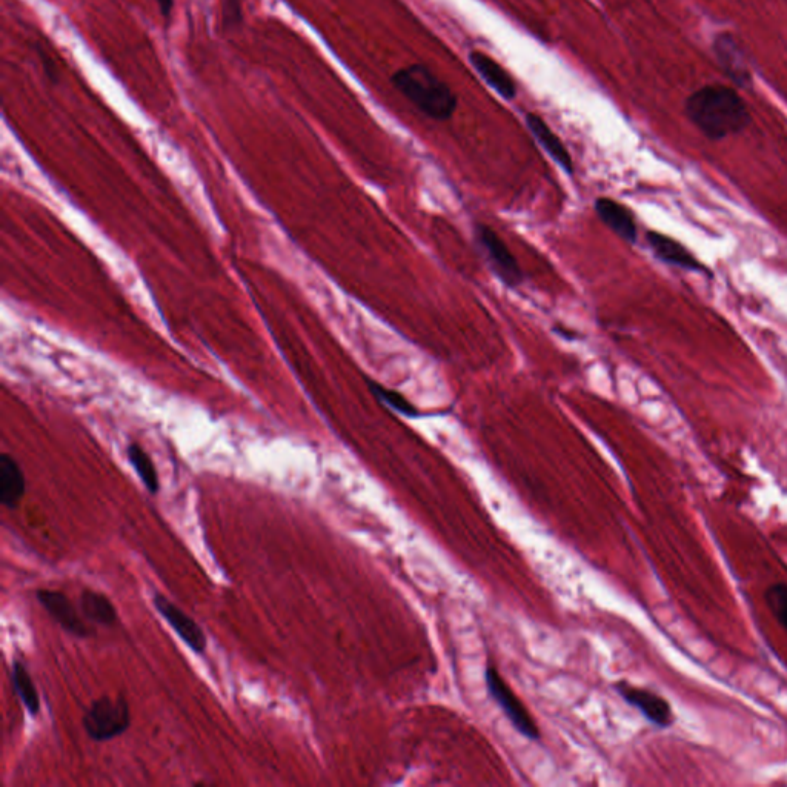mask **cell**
<instances>
[{
    "label": "cell",
    "instance_id": "6da1fadb",
    "mask_svg": "<svg viewBox=\"0 0 787 787\" xmlns=\"http://www.w3.org/2000/svg\"><path fill=\"white\" fill-rule=\"evenodd\" d=\"M685 113L692 127L714 142L743 133L752 122L746 100L724 84L703 85L689 94Z\"/></svg>",
    "mask_w": 787,
    "mask_h": 787
},
{
    "label": "cell",
    "instance_id": "7a4b0ae2",
    "mask_svg": "<svg viewBox=\"0 0 787 787\" xmlns=\"http://www.w3.org/2000/svg\"><path fill=\"white\" fill-rule=\"evenodd\" d=\"M391 82L417 111L429 119L439 122L451 119L459 105L452 88L425 65L414 64L397 70L392 74Z\"/></svg>",
    "mask_w": 787,
    "mask_h": 787
},
{
    "label": "cell",
    "instance_id": "3957f363",
    "mask_svg": "<svg viewBox=\"0 0 787 787\" xmlns=\"http://www.w3.org/2000/svg\"><path fill=\"white\" fill-rule=\"evenodd\" d=\"M82 723L91 740L99 743L114 740L130 728L131 714L128 701L122 695L119 697L105 695L97 698L85 711Z\"/></svg>",
    "mask_w": 787,
    "mask_h": 787
},
{
    "label": "cell",
    "instance_id": "277c9868",
    "mask_svg": "<svg viewBox=\"0 0 787 787\" xmlns=\"http://www.w3.org/2000/svg\"><path fill=\"white\" fill-rule=\"evenodd\" d=\"M712 54L717 60L718 67L724 76L731 80L738 88H749L754 80L751 64H749L746 51L741 47L740 40L729 33L721 31L712 39Z\"/></svg>",
    "mask_w": 787,
    "mask_h": 787
},
{
    "label": "cell",
    "instance_id": "5b68a950",
    "mask_svg": "<svg viewBox=\"0 0 787 787\" xmlns=\"http://www.w3.org/2000/svg\"><path fill=\"white\" fill-rule=\"evenodd\" d=\"M475 237L482 245L483 251L488 256L494 273L509 288H515L523 282V271L514 254L509 251L502 237L492 230L491 226L477 223L475 225Z\"/></svg>",
    "mask_w": 787,
    "mask_h": 787
},
{
    "label": "cell",
    "instance_id": "8992f818",
    "mask_svg": "<svg viewBox=\"0 0 787 787\" xmlns=\"http://www.w3.org/2000/svg\"><path fill=\"white\" fill-rule=\"evenodd\" d=\"M485 677L489 692H491L494 700L499 703L500 708L505 711L506 717L514 724V728L520 734L528 737L529 740H538V735L540 734H538L537 724L532 720L528 709L523 706L519 697L506 685L502 675L495 671L494 668H488L486 669Z\"/></svg>",
    "mask_w": 787,
    "mask_h": 787
},
{
    "label": "cell",
    "instance_id": "52a82bcc",
    "mask_svg": "<svg viewBox=\"0 0 787 787\" xmlns=\"http://www.w3.org/2000/svg\"><path fill=\"white\" fill-rule=\"evenodd\" d=\"M153 605L156 611L162 615L163 620L173 628L179 635L180 640L185 643L191 651L202 655L208 646L205 632L200 628L199 623L193 620L190 615L185 614L179 606L174 605L165 595L156 592L153 597Z\"/></svg>",
    "mask_w": 787,
    "mask_h": 787
},
{
    "label": "cell",
    "instance_id": "ba28073f",
    "mask_svg": "<svg viewBox=\"0 0 787 787\" xmlns=\"http://www.w3.org/2000/svg\"><path fill=\"white\" fill-rule=\"evenodd\" d=\"M615 688H617L618 694L625 698L626 703L638 709L643 717L649 723L655 724L657 728L666 729L674 723V712H672L671 704L666 698L660 697L648 689L629 685V683H618Z\"/></svg>",
    "mask_w": 787,
    "mask_h": 787
},
{
    "label": "cell",
    "instance_id": "9c48e42d",
    "mask_svg": "<svg viewBox=\"0 0 787 787\" xmlns=\"http://www.w3.org/2000/svg\"><path fill=\"white\" fill-rule=\"evenodd\" d=\"M37 600L40 606L48 612L51 618L56 621L60 628L67 631L68 634L74 635L77 638H88L93 635L91 629L88 628L87 623L82 620L77 609L74 608L73 602L70 598L60 591H51V589H39L36 592Z\"/></svg>",
    "mask_w": 787,
    "mask_h": 787
},
{
    "label": "cell",
    "instance_id": "30bf717a",
    "mask_svg": "<svg viewBox=\"0 0 787 787\" xmlns=\"http://www.w3.org/2000/svg\"><path fill=\"white\" fill-rule=\"evenodd\" d=\"M646 240H648L651 250L654 251L655 257L660 259L661 262L686 269V271H692V273L704 271L703 263L688 248L681 245L678 240L672 239L666 234L657 233V231H648Z\"/></svg>",
    "mask_w": 787,
    "mask_h": 787
},
{
    "label": "cell",
    "instance_id": "8fae6325",
    "mask_svg": "<svg viewBox=\"0 0 787 787\" xmlns=\"http://www.w3.org/2000/svg\"><path fill=\"white\" fill-rule=\"evenodd\" d=\"M595 213L620 239L628 243L637 242V223L634 214L625 205L609 197H600L595 200Z\"/></svg>",
    "mask_w": 787,
    "mask_h": 787
},
{
    "label": "cell",
    "instance_id": "7c38bea8",
    "mask_svg": "<svg viewBox=\"0 0 787 787\" xmlns=\"http://www.w3.org/2000/svg\"><path fill=\"white\" fill-rule=\"evenodd\" d=\"M469 62H471L475 71L480 74V77L485 80L486 84H488L495 93L500 94L503 99L514 100L515 97H517V84H515V80L512 79L511 74H509L499 62H495L491 56L482 53V51H472V53L469 54Z\"/></svg>",
    "mask_w": 787,
    "mask_h": 787
},
{
    "label": "cell",
    "instance_id": "4fadbf2b",
    "mask_svg": "<svg viewBox=\"0 0 787 787\" xmlns=\"http://www.w3.org/2000/svg\"><path fill=\"white\" fill-rule=\"evenodd\" d=\"M24 472L13 455H0V503L7 509H16L20 500L24 499Z\"/></svg>",
    "mask_w": 787,
    "mask_h": 787
},
{
    "label": "cell",
    "instance_id": "5bb4252c",
    "mask_svg": "<svg viewBox=\"0 0 787 787\" xmlns=\"http://www.w3.org/2000/svg\"><path fill=\"white\" fill-rule=\"evenodd\" d=\"M526 123H528V128L534 134L535 139L545 148L546 153L554 159V162L558 163L566 173H574L571 154L566 150L565 143L558 139L557 134L549 128L548 123L535 114H528Z\"/></svg>",
    "mask_w": 787,
    "mask_h": 787
},
{
    "label": "cell",
    "instance_id": "9a60e30c",
    "mask_svg": "<svg viewBox=\"0 0 787 787\" xmlns=\"http://www.w3.org/2000/svg\"><path fill=\"white\" fill-rule=\"evenodd\" d=\"M80 611L87 620L96 625L107 626V628L116 625V606L111 603L110 598L93 589H85L80 595Z\"/></svg>",
    "mask_w": 787,
    "mask_h": 787
},
{
    "label": "cell",
    "instance_id": "2e32d148",
    "mask_svg": "<svg viewBox=\"0 0 787 787\" xmlns=\"http://www.w3.org/2000/svg\"><path fill=\"white\" fill-rule=\"evenodd\" d=\"M11 683H13L14 692L20 698L25 709L31 717H37L40 714V697L37 692L36 685H34L33 678L28 672L27 666L22 661H13V671H11Z\"/></svg>",
    "mask_w": 787,
    "mask_h": 787
},
{
    "label": "cell",
    "instance_id": "e0dca14e",
    "mask_svg": "<svg viewBox=\"0 0 787 787\" xmlns=\"http://www.w3.org/2000/svg\"><path fill=\"white\" fill-rule=\"evenodd\" d=\"M127 455L131 466H133L136 474L139 475V479L142 480L143 486L151 494L156 495L160 489L159 475H157L156 466H154L150 454L137 443H131L128 446Z\"/></svg>",
    "mask_w": 787,
    "mask_h": 787
},
{
    "label": "cell",
    "instance_id": "ac0fdd59",
    "mask_svg": "<svg viewBox=\"0 0 787 787\" xmlns=\"http://www.w3.org/2000/svg\"><path fill=\"white\" fill-rule=\"evenodd\" d=\"M368 386L369 391L374 394V397H376L379 402H382L383 405L388 406V408L394 409V411L399 412L402 416L411 417V419L412 417L420 416L416 406L408 402L406 397H403L400 392L394 391V389L385 388V386L374 382V380H368Z\"/></svg>",
    "mask_w": 787,
    "mask_h": 787
},
{
    "label": "cell",
    "instance_id": "d6986e66",
    "mask_svg": "<svg viewBox=\"0 0 787 787\" xmlns=\"http://www.w3.org/2000/svg\"><path fill=\"white\" fill-rule=\"evenodd\" d=\"M764 602L768 605L769 611L774 615L775 620L780 623L781 628L787 632V585L786 583H774L764 591Z\"/></svg>",
    "mask_w": 787,
    "mask_h": 787
},
{
    "label": "cell",
    "instance_id": "ffe728a7",
    "mask_svg": "<svg viewBox=\"0 0 787 787\" xmlns=\"http://www.w3.org/2000/svg\"><path fill=\"white\" fill-rule=\"evenodd\" d=\"M159 2L160 11H162L165 19H170L171 10H173V0H157Z\"/></svg>",
    "mask_w": 787,
    "mask_h": 787
}]
</instances>
